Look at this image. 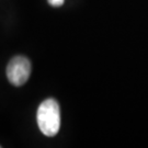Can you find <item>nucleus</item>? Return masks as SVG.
<instances>
[{
	"label": "nucleus",
	"mask_w": 148,
	"mask_h": 148,
	"mask_svg": "<svg viewBox=\"0 0 148 148\" xmlns=\"http://www.w3.org/2000/svg\"><path fill=\"white\" fill-rule=\"evenodd\" d=\"M36 121L40 131L48 137H53L60 128V110L55 99H46L37 109Z\"/></svg>",
	"instance_id": "f257e3e1"
},
{
	"label": "nucleus",
	"mask_w": 148,
	"mask_h": 148,
	"mask_svg": "<svg viewBox=\"0 0 148 148\" xmlns=\"http://www.w3.org/2000/svg\"><path fill=\"white\" fill-rule=\"evenodd\" d=\"M31 63L24 56H16L11 59L7 67V77L11 85L20 87L30 78Z\"/></svg>",
	"instance_id": "f03ea898"
},
{
	"label": "nucleus",
	"mask_w": 148,
	"mask_h": 148,
	"mask_svg": "<svg viewBox=\"0 0 148 148\" xmlns=\"http://www.w3.org/2000/svg\"><path fill=\"white\" fill-rule=\"evenodd\" d=\"M64 1L65 0H48L49 5H53V7H60V5H63Z\"/></svg>",
	"instance_id": "7ed1b4c3"
}]
</instances>
